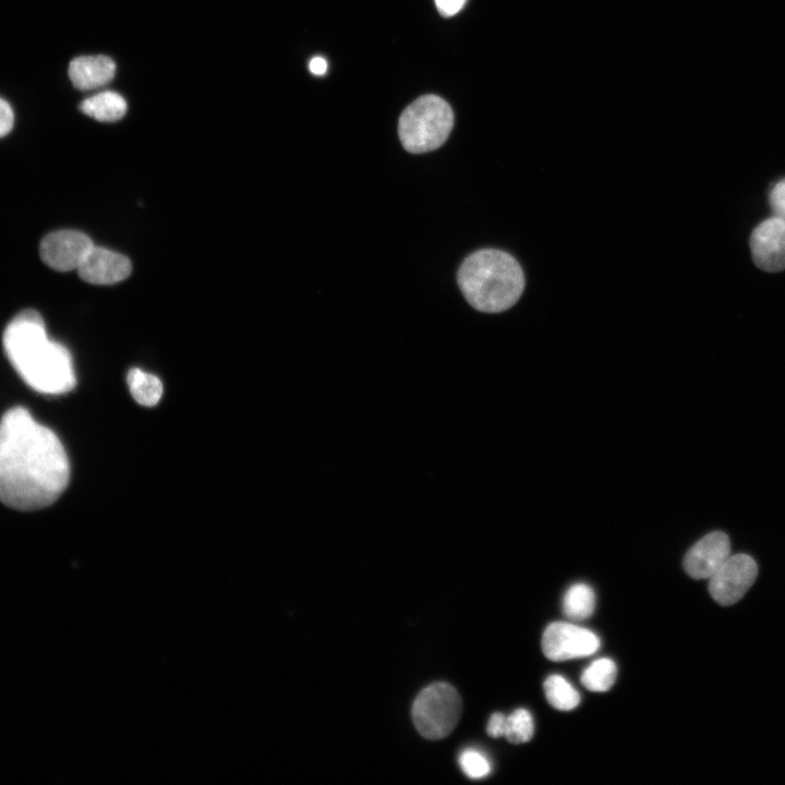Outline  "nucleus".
Returning <instances> with one entry per match:
<instances>
[{"instance_id":"obj_24","label":"nucleus","mask_w":785,"mask_h":785,"mask_svg":"<svg viewBox=\"0 0 785 785\" xmlns=\"http://www.w3.org/2000/svg\"><path fill=\"white\" fill-rule=\"evenodd\" d=\"M310 71L315 75H322L327 70L326 60L322 57H314L309 64Z\"/></svg>"},{"instance_id":"obj_1","label":"nucleus","mask_w":785,"mask_h":785,"mask_svg":"<svg viewBox=\"0 0 785 785\" xmlns=\"http://www.w3.org/2000/svg\"><path fill=\"white\" fill-rule=\"evenodd\" d=\"M70 481V462L58 436L23 407L0 419V502L34 511L53 504Z\"/></svg>"},{"instance_id":"obj_14","label":"nucleus","mask_w":785,"mask_h":785,"mask_svg":"<svg viewBox=\"0 0 785 785\" xmlns=\"http://www.w3.org/2000/svg\"><path fill=\"white\" fill-rule=\"evenodd\" d=\"M595 607L593 589L585 583H575L568 588L563 600L564 614L573 620L589 618Z\"/></svg>"},{"instance_id":"obj_22","label":"nucleus","mask_w":785,"mask_h":785,"mask_svg":"<svg viewBox=\"0 0 785 785\" xmlns=\"http://www.w3.org/2000/svg\"><path fill=\"white\" fill-rule=\"evenodd\" d=\"M14 114L11 106L0 98V137L5 136L13 128Z\"/></svg>"},{"instance_id":"obj_2","label":"nucleus","mask_w":785,"mask_h":785,"mask_svg":"<svg viewBox=\"0 0 785 785\" xmlns=\"http://www.w3.org/2000/svg\"><path fill=\"white\" fill-rule=\"evenodd\" d=\"M2 343L9 362L34 390L61 395L76 384L72 358L68 349L48 338L41 315L23 310L8 324Z\"/></svg>"},{"instance_id":"obj_6","label":"nucleus","mask_w":785,"mask_h":785,"mask_svg":"<svg viewBox=\"0 0 785 785\" xmlns=\"http://www.w3.org/2000/svg\"><path fill=\"white\" fill-rule=\"evenodd\" d=\"M758 566L747 554L729 556L709 578L712 599L723 606L738 602L757 579Z\"/></svg>"},{"instance_id":"obj_13","label":"nucleus","mask_w":785,"mask_h":785,"mask_svg":"<svg viewBox=\"0 0 785 785\" xmlns=\"http://www.w3.org/2000/svg\"><path fill=\"white\" fill-rule=\"evenodd\" d=\"M124 98L111 90L101 92L84 99L80 110L88 117L100 122H114L126 112Z\"/></svg>"},{"instance_id":"obj_11","label":"nucleus","mask_w":785,"mask_h":785,"mask_svg":"<svg viewBox=\"0 0 785 785\" xmlns=\"http://www.w3.org/2000/svg\"><path fill=\"white\" fill-rule=\"evenodd\" d=\"M131 269V262L124 255L93 246L76 270L88 283L113 285L129 277Z\"/></svg>"},{"instance_id":"obj_4","label":"nucleus","mask_w":785,"mask_h":785,"mask_svg":"<svg viewBox=\"0 0 785 785\" xmlns=\"http://www.w3.org/2000/svg\"><path fill=\"white\" fill-rule=\"evenodd\" d=\"M454 126V112L443 98L425 95L409 105L400 116L398 134L403 148L422 154L442 146Z\"/></svg>"},{"instance_id":"obj_9","label":"nucleus","mask_w":785,"mask_h":785,"mask_svg":"<svg viewBox=\"0 0 785 785\" xmlns=\"http://www.w3.org/2000/svg\"><path fill=\"white\" fill-rule=\"evenodd\" d=\"M750 250L754 264L769 273L785 268V224L772 217L763 220L752 231Z\"/></svg>"},{"instance_id":"obj_7","label":"nucleus","mask_w":785,"mask_h":785,"mask_svg":"<svg viewBox=\"0 0 785 785\" xmlns=\"http://www.w3.org/2000/svg\"><path fill=\"white\" fill-rule=\"evenodd\" d=\"M599 648L600 639L594 632L570 623H552L542 637L544 655L555 662L589 656Z\"/></svg>"},{"instance_id":"obj_23","label":"nucleus","mask_w":785,"mask_h":785,"mask_svg":"<svg viewBox=\"0 0 785 785\" xmlns=\"http://www.w3.org/2000/svg\"><path fill=\"white\" fill-rule=\"evenodd\" d=\"M467 0H435V4L443 16H452L458 13Z\"/></svg>"},{"instance_id":"obj_10","label":"nucleus","mask_w":785,"mask_h":785,"mask_svg":"<svg viewBox=\"0 0 785 785\" xmlns=\"http://www.w3.org/2000/svg\"><path fill=\"white\" fill-rule=\"evenodd\" d=\"M729 556L730 542L727 534L714 531L688 550L683 566L689 577L709 579Z\"/></svg>"},{"instance_id":"obj_8","label":"nucleus","mask_w":785,"mask_h":785,"mask_svg":"<svg viewBox=\"0 0 785 785\" xmlns=\"http://www.w3.org/2000/svg\"><path fill=\"white\" fill-rule=\"evenodd\" d=\"M94 246L88 235L76 230L48 233L40 242L41 261L58 271L77 269Z\"/></svg>"},{"instance_id":"obj_18","label":"nucleus","mask_w":785,"mask_h":785,"mask_svg":"<svg viewBox=\"0 0 785 785\" xmlns=\"http://www.w3.org/2000/svg\"><path fill=\"white\" fill-rule=\"evenodd\" d=\"M534 733L531 713L526 709H517L507 716L504 737L515 745L528 742Z\"/></svg>"},{"instance_id":"obj_19","label":"nucleus","mask_w":785,"mask_h":785,"mask_svg":"<svg viewBox=\"0 0 785 785\" xmlns=\"http://www.w3.org/2000/svg\"><path fill=\"white\" fill-rule=\"evenodd\" d=\"M459 763L463 773L470 778H482L491 772L488 759L475 749H466L462 751L459 757Z\"/></svg>"},{"instance_id":"obj_16","label":"nucleus","mask_w":785,"mask_h":785,"mask_svg":"<svg viewBox=\"0 0 785 785\" xmlns=\"http://www.w3.org/2000/svg\"><path fill=\"white\" fill-rule=\"evenodd\" d=\"M543 687L548 703L559 711L573 710L580 702L579 692L560 675L548 676Z\"/></svg>"},{"instance_id":"obj_17","label":"nucleus","mask_w":785,"mask_h":785,"mask_svg":"<svg viewBox=\"0 0 785 785\" xmlns=\"http://www.w3.org/2000/svg\"><path fill=\"white\" fill-rule=\"evenodd\" d=\"M617 667L613 660L602 657L593 661L582 673L581 683L590 691L608 690L615 683Z\"/></svg>"},{"instance_id":"obj_5","label":"nucleus","mask_w":785,"mask_h":785,"mask_svg":"<svg viewBox=\"0 0 785 785\" xmlns=\"http://www.w3.org/2000/svg\"><path fill=\"white\" fill-rule=\"evenodd\" d=\"M461 713L460 695L447 683H435L424 688L412 705L415 728L431 740L448 736L457 726Z\"/></svg>"},{"instance_id":"obj_20","label":"nucleus","mask_w":785,"mask_h":785,"mask_svg":"<svg viewBox=\"0 0 785 785\" xmlns=\"http://www.w3.org/2000/svg\"><path fill=\"white\" fill-rule=\"evenodd\" d=\"M769 204L773 217L785 224V179L778 181L771 190Z\"/></svg>"},{"instance_id":"obj_21","label":"nucleus","mask_w":785,"mask_h":785,"mask_svg":"<svg viewBox=\"0 0 785 785\" xmlns=\"http://www.w3.org/2000/svg\"><path fill=\"white\" fill-rule=\"evenodd\" d=\"M507 716L503 713H493L486 726V733L493 738L502 737L506 732Z\"/></svg>"},{"instance_id":"obj_12","label":"nucleus","mask_w":785,"mask_h":785,"mask_svg":"<svg viewBox=\"0 0 785 785\" xmlns=\"http://www.w3.org/2000/svg\"><path fill=\"white\" fill-rule=\"evenodd\" d=\"M114 61L102 55L81 56L70 61L69 77L76 89L89 90L108 84L114 76Z\"/></svg>"},{"instance_id":"obj_3","label":"nucleus","mask_w":785,"mask_h":785,"mask_svg":"<svg viewBox=\"0 0 785 785\" xmlns=\"http://www.w3.org/2000/svg\"><path fill=\"white\" fill-rule=\"evenodd\" d=\"M457 282L474 309L499 313L519 300L524 276L520 264L509 253L483 249L466 257L458 269Z\"/></svg>"},{"instance_id":"obj_15","label":"nucleus","mask_w":785,"mask_h":785,"mask_svg":"<svg viewBox=\"0 0 785 785\" xmlns=\"http://www.w3.org/2000/svg\"><path fill=\"white\" fill-rule=\"evenodd\" d=\"M128 385L133 398L142 406H155L161 398L162 384L160 379L141 369H132L129 372Z\"/></svg>"}]
</instances>
